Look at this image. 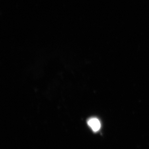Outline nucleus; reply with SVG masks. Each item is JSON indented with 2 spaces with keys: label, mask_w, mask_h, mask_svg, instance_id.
I'll return each instance as SVG.
<instances>
[{
  "label": "nucleus",
  "mask_w": 149,
  "mask_h": 149,
  "mask_svg": "<svg viewBox=\"0 0 149 149\" xmlns=\"http://www.w3.org/2000/svg\"><path fill=\"white\" fill-rule=\"evenodd\" d=\"M88 124L94 132H97L100 129L101 123L100 120L96 118H90L88 121Z\"/></svg>",
  "instance_id": "1"
}]
</instances>
